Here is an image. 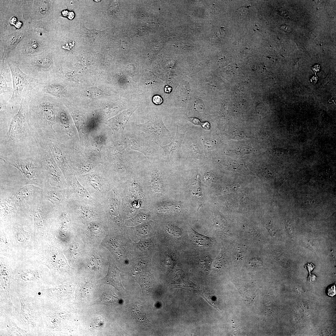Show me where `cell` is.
I'll return each instance as SVG.
<instances>
[{"instance_id": "1", "label": "cell", "mask_w": 336, "mask_h": 336, "mask_svg": "<svg viewBox=\"0 0 336 336\" xmlns=\"http://www.w3.org/2000/svg\"><path fill=\"white\" fill-rule=\"evenodd\" d=\"M28 98L19 104L12 105L0 111V124H8V129L1 140V145L5 148L7 154L26 152L32 151L36 146L34 134L28 116Z\"/></svg>"}, {"instance_id": "2", "label": "cell", "mask_w": 336, "mask_h": 336, "mask_svg": "<svg viewBox=\"0 0 336 336\" xmlns=\"http://www.w3.org/2000/svg\"><path fill=\"white\" fill-rule=\"evenodd\" d=\"M27 98L29 119L34 137L57 140L55 128L59 107L56 99L34 90Z\"/></svg>"}, {"instance_id": "3", "label": "cell", "mask_w": 336, "mask_h": 336, "mask_svg": "<svg viewBox=\"0 0 336 336\" xmlns=\"http://www.w3.org/2000/svg\"><path fill=\"white\" fill-rule=\"evenodd\" d=\"M0 156L1 159L19 170L27 180L34 181L44 178L37 149L34 151Z\"/></svg>"}, {"instance_id": "4", "label": "cell", "mask_w": 336, "mask_h": 336, "mask_svg": "<svg viewBox=\"0 0 336 336\" xmlns=\"http://www.w3.org/2000/svg\"><path fill=\"white\" fill-rule=\"evenodd\" d=\"M7 63L11 71L13 83L12 95L8 101L12 104H19L31 94L40 80L25 73L16 60L9 59Z\"/></svg>"}, {"instance_id": "5", "label": "cell", "mask_w": 336, "mask_h": 336, "mask_svg": "<svg viewBox=\"0 0 336 336\" xmlns=\"http://www.w3.org/2000/svg\"><path fill=\"white\" fill-rule=\"evenodd\" d=\"M21 66L26 74L40 80L45 79L54 75V63L48 54H43L25 58Z\"/></svg>"}, {"instance_id": "6", "label": "cell", "mask_w": 336, "mask_h": 336, "mask_svg": "<svg viewBox=\"0 0 336 336\" xmlns=\"http://www.w3.org/2000/svg\"><path fill=\"white\" fill-rule=\"evenodd\" d=\"M134 127L145 134V138L154 143L161 146L170 141L171 136L163 122L161 116L154 114L147 121L141 124H134Z\"/></svg>"}, {"instance_id": "7", "label": "cell", "mask_w": 336, "mask_h": 336, "mask_svg": "<svg viewBox=\"0 0 336 336\" xmlns=\"http://www.w3.org/2000/svg\"><path fill=\"white\" fill-rule=\"evenodd\" d=\"M49 147L58 167L65 178L72 173L70 158V148L55 140L41 139Z\"/></svg>"}, {"instance_id": "8", "label": "cell", "mask_w": 336, "mask_h": 336, "mask_svg": "<svg viewBox=\"0 0 336 336\" xmlns=\"http://www.w3.org/2000/svg\"><path fill=\"white\" fill-rule=\"evenodd\" d=\"M124 139L129 148L141 152L148 158L154 155L156 150L153 144L154 143L145 137L144 138L136 134H129L124 136Z\"/></svg>"}, {"instance_id": "9", "label": "cell", "mask_w": 336, "mask_h": 336, "mask_svg": "<svg viewBox=\"0 0 336 336\" xmlns=\"http://www.w3.org/2000/svg\"><path fill=\"white\" fill-rule=\"evenodd\" d=\"M34 90L37 92L53 97L65 96L67 93L65 86L56 81L54 75L45 79L40 80L39 84Z\"/></svg>"}, {"instance_id": "10", "label": "cell", "mask_w": 336, "mask_h": 336, "mask_svg": "<svg viewBox=\"0 0 336 336\" xmlns=\"http://www.w3.org/2000/svg\"><path fill=\"white\" fill-rule=\"evenodd\" d=\"M135 111L133 109L126 110L108 121L107 124L113 132L115 138L124 140V132L125 128Z\"/></svg>"}, {"instance_id": "11", "label": "cell", "mask_w": 336, "mask_h": 336, "mask_svg": "<svg viewBox=\"0 0 336 336\" xmlns=\"http://www.w3.org/2000/svg\"><path fill=\"white\" fill-rule=\"evenodd\" d=\"M19 298L21 306L19 315L21 322L26 325L35 326L39 316L36 308L26 299L21 296H20Z\"/></svg>"}, {"instance_id": "12", "label": "cell", "mask_w": 336, "mask_h": 336, "mask_svg": "<svg viewBox=\"0 0 336 336\" xmlns=\"http://www.w3.org/2000/svg\"><path fill=\"white\" fill-rule=\"evenodd\" d=\"M0 66V95L12 93V80L10 68L3 61H2Z\"/></svg>"}, {"instance_id": "13", "label": "cell", "mask_w": 336, "mask_h": 336, "mask_svg": "<svg viewBox=\"0 0 336 336\" xmlns=\"http://www.w3.org/2000/svg\"><path fill=\"white\" fill-rule=\"evenodd\" d=\"M119 274V271L117 268L114 266L111 267L107 275L104 279L102 284L111 285L121 292H127L122 285Z\"/></svg>"}, {"instance_id": "14", "label": "cell", "mask_w": 336, "mask_h": 336, "mask_svg": "<svg viewBox=\"0 0 336 336\" xmlns=\"http://www.w3.org/2000/svg\"><path fill=\"white\" fill-rule=\"evenodd\" d=\"M185 133L177 128L176 132L174 137L171 140V142L168 145L160 146L163 149L165 154L169 156L173 151L179 149L184 138Z\"/></svg>"}, {"instance_id": "15", "label": "cell", "mask_w": 336, "mask_h": 336, "mask_svg": "<svg viewBox=\"0 0 336 336\" xmlns=\"http://www.w3.org/2000/svg\"><path fill=\"white\" fill-rule=\"evenodd\" d=\"M23 34L21 32L16 33L11 35L7 40V49L4 52L2 61H4L8 57L10 51L13 49L22 38Z\"/></svg>"}, {"instance_id": "16", "label": "cell", "mask_w": 336, "mask_h": 336, "mask_svg": "<svg viewBox=\"0 0 336 336\" xmlns=\"http://www.w3.org/2000/svg\"><path fill=\"white\" fill-rule=\"evenodd\" d=\"M151 184L153 190L159 192L162 187V182L160 176V173L157 171L153 170L151 174Z\"/></svg>"}, {"instance_id": "17", "label": "cell", "mask_w": 336, "mask_h": 336, "mask_svg": "<svg viewBox=\"0 0 336 336\" xmlns=\"http://www.w3.org/2000/svg\"><path fill=\"white\" fill-rule=\"evenodd\" d=\"M191 231L193 240L198 245L207 246L211 243L212 239L210 238L198 233L192 228Z\"/></svg>"}, {"instance_id": "18", "label": "cell", "mask_w": 336, "mask_h": 336, "mask_svg": "<svg viewBox=\"0 0 336 336\" xmlns=\"http://www.w3.org/2000/svg\"><path fill=\"white\" fill-rule=\"evenodd\" d=\"M132 312L135 319L139 322L146 323L148 321L144 308L141 305H136L133 308Z\"/></svg>"}, {"instance_id": "19", "label": "cell", "mask_w": 336, "mask_h": 336, "mask_svg": "<svg viewBox=\"0 0 336 336\" xmlns=\"http://www.w3.org/2000/svg\"><path fill=\"white\" fill-rule=\"evenodd\" d=\"M119 297L114 293L108 294L104 293L101 296L98 302H99V303H100V304L106 305H112L119 303L120 301Z\"/></svg>"}, {"instance_id": "20", "label": "cell", "mask_w": 336, "mask_h": 336, "mask_svg": "<svg viewBox=\"0 0 336 336\" xmlns=\"http://www.w3.org/2000/svg\"><path fill=\"white\" fill-rule=\"evenodd\" d=\"M73 181L74 189L76 193L79 196L83 198H88L89 195L87 191L81 184L76 177L74 179Z\"/></svg>"}, {"instance_id": "21", "label": "cell", "mask_w": 336, "mask_h": 336, "mask_svg": "<svg viewBox=\"0 0 336 336\" xmlns=\"http://www.w3.org/2000/svg\"><path fill=\"white\" fill-rule=\"evenodd\" d=\"M192 186H193L192 188L193 194L196 197L200 203L202 204L203 201V197L200 182L198 177H197L195 183Z\"/></svg>"}, {"instance_id": "22", "label": "cell", "mask_w": 336, "mask_h": 336, "mask_svg": "<svg viewBox=\"0 0 336 336\" xmlns=\"http://www.w3.org/2000/svg\"><path fill=\"white\" fill-rule=\"evenodd\" d=\"M88 179L89 183L94 188L97 190L101 189V183L100 177L96 173L89 174L88 175Z\"/></svg>"}, {"instance_id": "23", "label": "cell", "mask_w": 336, "mask_h": 336, "mask_svg": "<svg viewBox=\"0 0 336 336\" xmlns=\"http://www.w3.org/2000/svg\"><path fill=\"white\" fill-rule=\"evenodd\" d=\"M8 331L11 335H26V331L18 328L15 324H7Z\"/></svg>"}, {"instance_id": "24", "label": "cell", "mask_w": 336, "mask_h": 336, "mask_svg": "<svg viewBox=\"0 0 336 336\" xmlns=\"http://www.w3.org/2000/svg\"><path fill=\"white\" fill-rule=\"evenodd\" d=\"M79 211L81 216L86 219H91L94 216L93 213L91 210L85 207H80Z\"/></svg>"}, {"instance_id": "25", "label": "cell", "mask_w": 336, "mask_h": 336, "mask_svg": "<svg viewBox=\"0 0 336 336\" xmlns=\"http://www.w3.org/2000/svg\"><path fill=\"white\" fill-rule=\"evenodd\" d=\"M315 266L312 263H307L304 265L305 268L308 271L309 273V275L308 278V281L309 282H313L315 280L316 277L315 275H311L310 272L314 268Z\"/></svg>"}, {"instance_id": "26", "label": "cell", "mask_w": 336, "mask_h": 336, "mask_svg": "<svg viewBox=\"0 0 336 336\" xmlns=\"http://www.w3.org/2000/svg\"><path fill=\"white\" fill-rule=\"evenodd\" d=\"M169 232L176 237H180L181 234V231L178 227L176 226H169L168 228Z\"/></svg>"}, {"instance_id": "27", "label": "cell", "mask_w": 336, "mask_h": 336, "mask_svg": "<svg viewBox=\"0 0 336 336\" xmlns=\"http://www.w3.org/2000/svg\"><path fill=\"white\" fill-rule=\"evenodd\" d=\"M335 289V285L334 284L329 286L328 287L326 290V292L328 295L331 297L335 295L336 294Z\"/></svg>"}, {"instance_id": "28", "label": "cell", "mask_w": 336, "mask_h": 336, "mask_svg": "<svg viewBox=\"0 0 336 336\" xmlns=\"http://www.w3.org/2000/svg\"><path fill=\"white\" fill-rule=\"evenodd\" d=\"M61 13L63 16L67 17L70 20L72 19L75 16V14L73 12H69L66 10H63Z\"/></svg>"}, {"instance_id": "29", "label": "cell", "mask_w": 336, "mask_h": 336, "mask_svg": "<svg viewBox=\"0 0 336 336\" xmlns=\"http://www.w3.org/2000/svg\"><path fill=\"white\" fill-rule=\"evenodd\" d=\"M153 102L156 105H160L163 102V100L161 97L158 95H156L153 96L152 98Z\"/></svg>"}, {"instance_id": "30", "label": "cell", "mask_w": 336, "mask_h": 336, "mask_svg": "<svg viewBox=\"0 0 336 336\" xmlns=\"http://www.w3.org/2000/svg\"><path fill=\"white\" fill-rule=\"evenodd\" d=\"M90 264L92 268L94 266V268H97L99 267L100 262L98 260L93 259L90 262Z\"/></svg>"}, {"instance_id": "31", "label": "cell", "mask_w": 336, "mask_h": 336, "mask_svg": "<svg viewBox=\"0 0 336 336\" xmlns=\"http://www.w3.org/2000/svg\"><path fill=\"white\" fill-rule=\"evenodd\" d=\"M188 120L193 123L195 124H201L200 120L198 119L195 117H189L188 118Z\"/></svg>"}, {"instance_id": "32", "label": "cell", "mask_w": 336, "mask_h": 336, "mask_svg": "<svg viewBox=\"0 0 336 336\" xmlns=\"http://www.w3.org/2000/svg\"><path fill=\"white\" fill-rule=\"evenodd\" d=\"M247 10L246 8L241 7L238 10L237 13L239 15H243V14L245 15V14L246 15L247 13Z\"/></svg>"}, {"instance_id": "33", "label": "cell", "mask_w": 336, "mask_h": 336, "mask_svg": "<svg viewBox=\"0 0 336 336\" xmlns=\"http://www.w3.org/2000/svg\"><path fill=\"white\" fill-rule=\"evenodd\" d=\"M201 125L203 128L205 129L208 130L210 128V124L208 122H202Z\"/></svg>"}, {"instance_id": "34", "label": "cell", "mask_w": 336, "mask_h": 336, "mask_svg": "<svg viewBox=\"0 0 336 336\" xmlns=\"http://www.w3.org/2000/svg\"><path fill=\"white\" fill-rule=\"evenodd\" d=\"M250 264L252 267H257L260 265V261H252L250 262Z\"/></svg>"}, {"instance_id": "35", "label": "cell", "mask_w": 336, "mask_h": 336, "mask_svg": "<svg viewBox=\"0 0 336 336\" xmlns=\"http://www.w3.org/2000/svg\"><path fill=\"white\" fill-rule=\"evenodd\" d=\"M171 88L169 86H166L164 88L165 91L167 93H170L171 91Z\"/></svg>"}]
</instances>
